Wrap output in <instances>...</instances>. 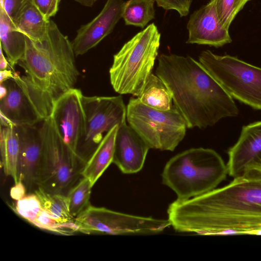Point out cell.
<instances>
[{
    "instance_id": "2",
    "label": "cell",
    "mask_w": 261,
    "mask_h": 261,
    "mask_svg": "<svg viewBox=\"0 0 261 261\" xmlns=\"http://www.w3.org/2000/svg\"><path fill=\"white\" fill-rule=\"evenodd\" d=\"M155 74L168 87L188 128H206L239 114L233 98L190 56L161 54Z\"/></svg>"
},
{
    "instance_id": "7",
    "label": "cell",
    "mask_w": 261,
    "mask_h": 261,
    "mask_svg": "<svg viewBox=\"0 0 261 261\" xmlns=\"http://www.w3.org/2000/svg\"><path fill=\"white\" fill-rule=\"evenodd\" d=\"M126 119L150 148L173 151L184 138L186 121L174 106L166 111L143 104L138 98L130 99Z\"/></svg>"
},
{
    "instance_id": "27",
    "label": "cell",
    "mask_w": 261,
    "mask_h": 261,
    "mask_svg": "<svg viewBox=\"0 0 261 261\" xmlns=\"http://www.w3.org/2000/svg\"><path fill=\"white\" fill-rule=\"evenodd\" d=\"M250 0H214L218 18L222 24L229 30L237 14Z\"/></svg>"
},
{
    "instance_id": "18",
    "label": "cell",
    "mask_w": 261,
    "mask_h": 261,
    "mask_svg": "<svg viewBox=\"0 0 261 261\" xmlns=\"http://www.w3.org/2000/svg\"><path fill=\"white\" fill-rule=\"evenodd\" d=\"M16 214L36 227L54 233L71 235L78 231L74 221L60 222L41 206L35 194L27 195L17 203Z\"/></svg>"
},
{
    "instance_id": "22",
    "label": "cell",
    "mask_w": 261,
    "mask_h": 261,
    "mask_svg": "<svg viewBox=\"0 0 261 261\" xmlns=\"http://www.w3.org/2000/svg\"><path fill=\"white\" fill-rule=\"evenodd\" d=\"M49 21L45 19L31 1L13 22L16 30L32 40L39 42L44 38L47 33Z\"/></svg>"
},
{
    "instance_id": "34",
    "label": "cell",
    "mask_w": 261,
    "mask_h": 261,
    "mask_svg": "<svg viewBox=\"0 0 261 261\" xmlns=\"http://www.w3.org/2000/svg\"><path fill=\"white\" fill-rule=\"evenodd\" d=\"M81 5L86 7H91L93 6L97 0H73Z\"/></svg>"
},
{
    "instance_id": "13",
    "label": "cell",
    "mask_w": 261,
    "mask_h": 261,
    "mask_svg": "<svg viewBox=\"0 0 261 261\" xmlns=\"http://www.w3.org/2000/svg\"><path fill=\"white\" fill-rule=\"evenodd\" d=\"M36 124L15 126L20 144L19 178L29 193L38 188L42 157V137L40 125Z\"/></svg>"
},
{
    "instance_id": "14",
    "label": "cell",
    "mask_w": 261,
    "mask_h": 261,
    "mask_svg": "<svg viewBox=\"0 0 261 261\" xmlns=\"http://www.w3.org/2000/svg\"><path fill=\"white\" fill-rule=\"evenodd\" d=\"M187 28L189 32L187 43L218 47L232 41L228 30L218 18L214 0L190 15Z\"/></svg>"
},
{
    "instance_id": "11",
    "label": "cell",
    "mask_w": 261,
    "mask_h": 261,
    "mask_svg": "<svg viewBox=\"0 0 261 261\" xmlns=\"http://www.w3.org/2000/svg\"><path fill=\"white\" fill-rule=\"evenodd\" d=\"M83 93L72 88L56 102L50 117L63 141L75 153L84 130Z\"/></svg>"
},
{
    "instance_id": "36",
    "label": "cell",
    "mask_w": 261,
    "mask_h": 261,
    "mask_svg": "<svg viewBox=\"0 0 261 261\" xmlns=\"http://www.w3.org/2000/svg\"><path fill=\"white\" fill-rule=\"evenodd\" d=\"M3 0H0V3L2 2Z\"/></svg>"
},
{
    "instance_id": "21",
    "label": "cell",
    "mask_w": 261,
    "mask_h": 261,
    "mask_svg": "<svg viewBox=\"0 0 261 261\" xmlns=\"http://www.w3.org/2000/svg\"><path fill=\"white\" fill-rule=\"evenodd\" d=\"M15 126H1L0 149L4 172L16 184L20 180V144Z\"/></svg>"
},
{
    "instance_id": "15",
    "label": "cell",
    "mask_w": 261,
    "mask_h": 261,
    "mask_svg": "<svg viewBox=\"0 0 261 261\" xmlns=\"http://www.w3.org/2000/svg\"><path fill=\"white\" fill-rule=\"evenodd\" d=\"M149 149L138 133L124 122L118 128L113 163L123 173H137L143 168Z\"/></svg>"
},
{
    "instance_id": "5",
    "label": "cell",
    "mask_w": 261,
    "mask_h": 261,
    "mask_svg": "<svg viewBox=\"0 0 261 261\" xmlns=\"http://www.w3.org/2000/svg\"><path fill=\"white\" fill-rule=\"evenodd\" d=\"M161 34L154 23L126 42L113 56L109 70L114 90L138 96L152 73L158 55Z\"/></svg>"
},
{
    "instance_id": "26",
    "label": "cell",
    "mask_w": 261,
    "mask_h": 261,
    "mask_svg": "<svg viewBox=\"0 0 261 261\" xmlns=\"http://www.w3.org/2000/svg\"><path fill=\"white\" fill-rule=\"evenodd\" d=\"M92 187L89 180L83 177L67 196L69 212L74 219L90 205V198Z\"/></svg>"
},
{
    "instance_id": "35",
    "label": "cell",
    "mask_w": 261,
    "mask_h": 261,
    "mask_svg": "<svg viewBox=\"0 0 261 261\" xmlns=\"http://www.w3.org/2000/svg\"><path fill=\"white\" fill-rule=\"evenodd\" d=\"M0 99L3 98L7 94V89L3 84H0Z\"/></svg>"
},
{
    "instance_id": "1",
    "label": "cell",
    "mask_w": 261,
    "mask_h": 261,
    "mask_svg": "<svg viewBox=\"0 0 261 261\" xmlns=\"http://www.w3.org/2000/svg\"><path fill=\"white\" fill-rule=\"evenodd\" d=\"M233 178L224 186L172 202L167 210L171 226L205 236L261 234V162Z\"/></svg>"
},
{
    "instance_id": "9",
    "label": "cell",
    "mask_w": 261,
    "mask_h": 261,
    "mask_svg": "<svg viewBox=\"0 0 261 261\" xmlns=\"http://www.w3.org/2000/svg\"><path fill=\"white\" fill-rule=\"evenodd\" d=\"M82 103L84 130L75 153L86 163L102 140L103 134L125 122L126 107L121 96L83 95Z\"/></svg>"
},
{
    "instance_id": "3",
    "label": "cell",
    "mask_w": 261,
    "mask_h": 261,
    "mask_svg": "<svg viewBox=\"0 0 261 261\" xmlns=\"http://www.w3.org/2000/svg\"><path fill=\"white\" fill-rule=\"evenodd\" d=\"M24 55L18 64L25 75L14 72L20 85L43 120L49 117L54 106L63 94L74 88L79 71L71 42L49 20L47 33L41 41L26 36Z\"/></svg>"
},
{
    "instance_id": "28",
    "label": "cell",
    "mask_w": 261,
    "mask_h": 261,
    "mask_svg": "<svg viewBox=\"0 0 261 261\" xmlns=\"http://www.w3.org/2000/svg\"><path fill=\"white\" fill-rule=\"evenodd\" d=\"M157 5L165 10H174L180 17L188 15L192 0H155Z\"/></svg>"
},
{
    "instance_id": "4",
    "label": "cell",
    "mask_w": 261,
    "mask_h": 261,
    "mask_svg": "<svg viewBox=\"0 0 261 261\" xmlns=\"http://www.w3.org/2000/svg\"><path fill=\"white\" fill-rule=\"evenodd\" d=\"M226 163L215 150L202 147L185 150L171 158L162 173V182L178 200L207 193L226 178Z\"/></svg>"
},
{
    "instance_id": "8",
    "label": "cell",
    "mask_w": 261,
    "mask_h": 261,
    "mask_svg": "<svg viewBox=\"0 0 261 261\" xmlns=\"http://www.w3.org/2000/svg\"><path fill=\"white\" fill-rule=\"evenodd\" d=\"M199 62L233 98L261 110V68L236 57L202 51Z\"/></svg>"
},
{
    "instance_id": "25",
    "label": "cell",
    "mask_w": 261,
    "mask_h": 261,
    "mask_svg": "<svg viewBox=\"0 0 261 261\" xmlns=\"http://www.w3.org/2000/svg\"><path fill=\"white\" fill-rule=\"evenodd\" d=\"M155 0H128L125 2L122 18L125 24L144 28L155 17Z\"/></svg>"
},
{
    "instance_id": "31",
    "label": "cell",
    "mask_w": 261,
    "mask_h": 261,
    "mask_svg": "<svg viewBox=\"0 0 261 261\" xmlns=\"http://www.w3.org/2000/svg\"><path fill=\"white\" fill-rule=\"evenodd\" d=\"M27 189L21 180L15 184L10 190V196L15 201L19 200L25 196Z\"/></svg>"
},
{
    "instance_id": "24",
    "label": "cell",
    "mask_w": 261,
    "mask_h": 261,
    "mask_svg": "<svg viewBox=\"0 0 261 261\" xmlns=\"http://www.w3.org/2000/svg\"><path fill=\"white\" fill-rule=\"evenodd\" d=\"M43 209L60 222L74 221L69 212L68 199L67 196L47 192L41 188L34 191Z\"/></svg>"
},
{
    "instance_id": "29",
    "label": "cell",
    "mask_w": 261,
    "mask_h": 261,
    "mask_svg": "<svg viewBox=\"0 0 261 261\" xmlns=\"http://www.w3.org/2000/svg\"><path fill=\"white\" fill-rule=\"evenodd\" d=\"M61 0H32V4L46 20L54 16L59 9Z\"/></svg>"
},
{
    "instance_id": "23",
    "label": "cell",
    "mask_w": 261,
    "mask_h": 261,
    "mask_svg": "<svg viewBox=\"0 0 261 261\" xmlns=\"http://www.w3.org/2000/svg\"><path fill=\"white\" fill-rule=\"evenodd\" d=\"M150 108L166 111L172 107V97L168 87L157 75L151 73L141 93L137 97Z\"/></svg>"
},
{
    "instance_id": "12",
    "label": "cell",
    "mask_w": 261,
    "mask_h": 261,
    "mask_svg": "<svg viewBox=\"0 0 261 261\" xmlns=\"http://www.w3.org/2000/svg\"><path fill=\"white\" fill-rule=\"evenodd\" d=\"M125 4L123 0H107L99 14L79 28L71 42L76 56L85 54L112 33L122 18Z\"/></svg>"
},
{
    "instance_id": "17",
    "label": "cell",
    "mask_w": 261,
    "mask_h": 261,
    "mask_svg": "<svg viewBox=\"0 0 261 261\" xmlns=\"http://www.w3.org/2000/svg\"><path fill=\"white\" fill-rule=\"evenodd\" d=\"M3 83L7 87V94L0 99V114L16 125H34L43 121L15 79H10Z\"/></svg>"
},
{
    "instance_id": "16",
    "label": "cell",
    "mask_w": 261,
    "mask_h": 261,
    "mask_svg": "<svg viewBox=\"0 0 261 261\" xmlns=\"http://www.w3.org/2000/svg\"><path fill=\"white\" fill-rule=\"evenodd\" d=\"M228 175L234 177L261 158V120L244 125L237 142L227 151Z\"/></svg>"
},
{
    "instance_id": "20",
    "label": "cell",
    "mask_w": 261,
    "mask_h": 261,
    "mask_svg": "<svg viewBox=\"0 0 261 261\" xmlns=\"http://www.w3.org/2000/svg\"><path fill=\"white\" fill-rule=\"evenodd\" d=\"M26 36L16 30L9 16L0 6L1 46L5 52L11 68L23 57L26 48Z\"/></svg>"
},
{
    "instance_id": "19",
    "label": "cell",
    "mask_w": 261,
    "mask_h": 261,
    "mask_svg": "<svg viewBox=\"0 0 261 261\" xmlns=\"http://www.w3.org/2000/svg\"><path fill=\"white\" fill-rule=\"evenodd\" d=\"M119 125H116L105 134L90 159L86 163L82 175L92 186L113 163L115 141Z\"/></svg>"
},
{
    "instance_id": "32",
    "label": "cell",
    "mask_w": 261,
    "mask_h": 261,
    "mask_svg": "<svg viewBox=\"0 0 261 261\" xmlns=\"http://www.w3.org/2000/svg\"><path fill=\"white\" fill-rule=\"evenodd\" d=\"M14 77V72L11 70L5 69L0 70V84H2L7 80L13 79Z\"/></svg>"
},
{
    "instance_id": "33",
    "label": "cell",
    "mask_w": 261,
    "mask_h": 261,
    "mask_svg": "<svg viewBox=\"0 0 261 261\" xmlns=\"http://www.w3.org/2000/svg\"><path fill=\"white\" fill-rule=\"evenodd\" d=\"M2 47L1 46L0 49V70H3L7 69L8 67L10 65L9 63L7 58H5L3 54Z\"/></svg>"
},
{
    "instance_id": "30",
    "label": "cell",
    "mask_w": 261,
    "mask_h": 261,
    "mask_svg": "<svg viewBox=\"0 0 261 261\" xmlns=\"http://www.w3.org/2000/svg\"><path fill=\"white\" fill-rule=\"evenodd\" d=\"M31 1L32 0H3L0 3V6L3 7L13 22L23 8Z\"/></svg>"
},
{
    "instance_id": "10",
    "label": "cell",
    "mask_w": 261,
    "mask_h": 261,
    "mask_svg": "<svg viewBox=\"0 0 261 261\" xmlns=\"http://www.w3.org/2000/svg\"><path fill=\"white\" fill-rule=\"evenodd\" d=\"M74 223L79 232L111 235L154 234L171 226L168 219L135 216L91 204Z\"/></svg>"
},
{
    "instance_id": "6",
    "label": "cell",
    "mask_w": 261,
    "mask_h": 261,
    "mask_svg": "<svg viewBox=\"0 0 261 261\" xmlns=\"http://www.w3.org/2000/svg\"><path fill=\"white\" fill-rule=\"evenodd\" d=\"M40 128L43 151L38 188L67 196L84 177L86 163L63 141L50 117L41 122Z\"/></svg>"
}]
</instances>
